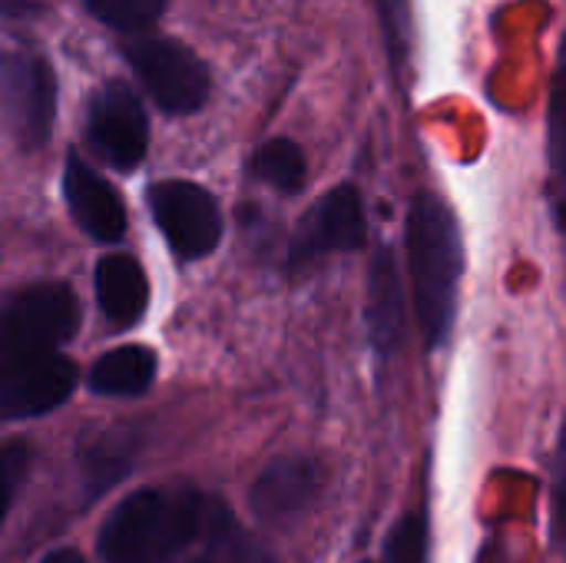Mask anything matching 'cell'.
Segmentation results:
<instances>
[{"label": "cell", "instance_id": "obj_7", "mask_svg": "<svg viewBox=\"0 0 566 563\" xmlns=\"http://www.w3.org/2000/svg\"><path fill=\"white\" fill-rule=\"evenodd\" d=\"M153 219L169 249L192 262L206 259L222 239V212L209 189L189 179H163L149 189Z\"/></svg>", "mask_w": 566, "mask_h": 563}, {"label": "cell", "instance_id": "obj_19", "mask_svg": "<svg viewBox=\"0 0 566 563\" xmlns=\"http://www.w3.org/2000/svg\"><path fill=\"white\" fill-rule=\"evenodd\" d=\"M33 465V448L27 438H7L0 441V524L20 491V484L27 481Z\"/></svg>", "mask_w": 566, "mask_h": 563}, {"label": "cell", "instance_id": "obj_20", "mask_svg": "<svg viewBox=\"0 0 566 563\" xmlns=\"http://www.w3.org/2000/svg\"><path fill=\"white\" fill-rule=\"evenodd\" d=\"M378 17H381V30H385V40H388L391 63L401 66L405 56H408V30H411L408 0H378Z\"/></svg>", "mask_w": 566, "mask_h": 563}, {"label": "cell", "instance_id": "obj_12", "mask_svg": "<svg viewBox=\"0 0 566 563\" xmlns=\"http://www.w3.org/2000/svg\"><path fill=\"white\" fill-rule=\"evenodd\" d=\"M368 338L378 355L398 352L405 338V282L388 246L375 252L368 272Z\"/></svg>", "mask_w": 566, "mask_h": 563}, {"label": "cell", "instance_id": "obj_14", "mask_svg": "<svg viewBox=\"0 0 566 563\" xmlns=\"http://www.w3.org/2000/svg\"><path fill=\"white\" fill-rule=\"evenodd\" d=\"M153 378H156V352L146 345H119L93 362L86 385L93 395L103 398H136L149 392Z\"/></svg>", "mask_w": 566, "mask_h": 563}, {"label": "cell", "instance_id": "obj_5", "mask_svg": "<svg viewBox=\"0 0 566 563\" xmlns=\"http://www.w3.org/2000/svg\"><path fill=\"white\" fill-rule=\"evenodd\" d=\"M126 60L153 103L169 116H189L209 100V70L206 63L179 40L143 37L126 43Z\"/></svg>", "mask_w": 566, "mask_h": 563}, {"label": "cell", "instance_id": "obj_4", "mask_svg": "<svg viewBox=\"0 0 566 563\" xmlns=\"http://www.w3.org/2000/svg\"><path fill=\"white\" fill-rule=\"evenodd\" d=\"M56 119V76L33 46L0 50V126L20 149H40Z\"/></svg>", "mask_w": 566, "mask_h": 563}, {"label": "cell", "instance_id": "obj_17", "mask_svg": "<svg viewBox=\"0 0 566 563\" xmlns=\"http://www.w3.org/2000/svg\"><path fill=\"white\" fill-rule=\"evenodd\" d=\"M86 10L113 30L136 33L159 20L166 0H86Z\"/></svg>", "mask_w": 566, "mask_h": 563}, {"label": "cell", "instance_id": "obj_2", "mask_svg": "<svg viewBox=\"0 0 566 563\" xmlns=\"http://www.w3.org/2000/svg\"><path fill=\"white\" fill-rule=\"evenodd\" d=\"M202 498L192 488H146L123 498L99 528L106 563H169L202 531Z\"/></svg>", "mask_w": 566, "mask_h": 563}, {"label": "cell", "instance_id": "obj_6", "mask_svg": "<svg viewBox=\"0 0 566 563\" xmlns=\"http://www.w3.org/2000/svg\"><path fill=\"white\" fill-rule=\"evenodd\" d=\"M90 149L113 169H136L149 149V119L129 83L109 80L86 103Z\"/></svg>", "mask_w": 566, "mask_h": 563}, {"label": "cell", "instance_id": "obj_8", "mask_svg": "<svg viewBox=\"0 0 566 563\" xmlns=\"http://www.w3.org/2000/svg\"><path fill=\"white\" fill-rule=\"evenodd\" d=\"M368 239V216L355 186H335L325 192L295 226L289 242V269H305L332 252H355Z\"/></svg>", "mask_w": 566, "mask_h": 563}, {"label": "cell", "instance_id": "obj_3", "mask_svg": "<svg viewBox=\"0 0 566 563\" xmlns=\"http://www.w3.org/2000/svg\"><path fill=\"white\" fill-rule=\"evenodd\" d=\"M80 329V302L66 282H33L0 305V375L56 355Z\"/></svg>", "mask_w": 566, "mask_h": 563}, {"label": "cell", "instance_id": "obj_21", "mask_svg": "<svg viewBox=\"0 0 566 563\" xmlns=\"http://www.w3.org/2000/svg\"><path fill=\"white\" fill-rule=\"evenodd\" d=\"M40 563H90L80 551H73V548H60V551H50L46 557Z\"/></svg>", "mask_w": 566, "mask_h": 563}, {"label": "cell", "instance_id": "obj_16", "mask_svg": "<svg viewBox=\"0 0 566 563\" xmlns=\"http://www.w3.org/2000/svg\"><path fill=\"white\" fill-rule=\"evenodd\" d=\"M252 176L265 186H272L275 192H298L305 186V176H308V163H305V153L298 143L285 139V136H275L269 143H262L249 163Z\"/></svg>", "mask_w": 566, "mask_h": 563}, {"label": "cell", "instance_id": "obj_23", "mask_svg": "<svg viewBox=\"0 0 566 563\" xmlns=\"http://www.w3.org/2000/svg\"><path fill=\"white\" fill-rule=\"evenodd\" d=\"M361 563H375V561H361Z\"/></svg>", "mask_w": 566, "mask_h": 563}, {"label": "cell", "instance_id": "obj_18", "mask_svg": "<svg viewBox=\"0 0 566 563\" xmlns=\"http://www.w3.org/2000/svg\"><path fill=\"white\" fill-rule=\"evenodd\" d=\"M385 557H388V563H428V521H424V514L411 511V514L398 518V524L388 531Z\"/></svg>", "mask_w": 566, "mask_h": 563}, {"label": "cell", "instance_id": "obj_22", "mask_svg": "<svg viewBox=\"0 0 566 563\" xmlns=\"http://www.w3.org/2000/svg\"><path fill=\"white\" fill-rule=\"evenodd\" d=\"M189 563H216L212 557H199V561H189Z\"/></svg>", "mask_w": 566, "mask_h": 563}, {"label": "cell", "instance_id": "obj_9", "mask_svg": "<svg viewBox=\"0 0 566 563\" xmlns=\"http://www.w3.org/2000/svg\"><path fill=\"white\" fill-rule=\"evenodd\" d=\"M76 365L66 355H46L0 375V421H27L60 408L76 388Z\"/></svg>", "mask_w": 566, "mask_h": 563}, {"label": "cell", "instance_id": "obj_10", "mask_svg": "<svg viewBox=\"0 0 566 563\" xmlns=\"http://www.w3.org/2000/svg\"><path fill=\"white\" fill-rule=\"evenodd\" d=\"M322 488V468L305 455L272 461L249 491V508L265 524H289L302 518Z\"/></svg>", "mask_w": 566, "mask_h": 563}, {"label": "cell", "instance_id": "obj_15", "mask_svg": "<svg viewBox=\"0 0 566 563\" xmlns=\"http://www.w3.org/2000/svg\"><path fill=\"white\" fill-rule=\"evenodd\" d=\"M133 451H136V438L126 428H113L99 438L90 441V448H83L80 455V481L86 484L90 498H99L103 491H109L129 468H133Z\"/></svg>", "mask_w": 566, "mask_h": 563}, {"label": "cell", "instance_id": "obj_11", "mask_svg": "<svg viewBox=\"0 0 566 563\" xmlns=\"http://www.w3.org/2000/svg\"><path fill=\"white\" fill-rule=\"evenodd\" d=\"M63 199L76 226L96 242H119L126 236L123 196L80 156L70 153L63 169Z\"/></svg>", "mask_w": 566, "mask_h": 563}, {"label": "cell", "instance_id": "obj_13", "mask_svg": "<svg viewBox=\"0 0 566 563\" xmlns=\"http://www.w3.org/2000/svg\"><path fill=\"white\" fill-rule=\"evenodd\" d=\"M96 302L113 329H133L149 305V279L143 265L126 252L103 256L96 265Z\"/></svg>", "mask_w": 566, "mask_h": 563}, {"label": "cell", "instance_id": "obj_1", "mask_svg": "<svg viewBox=\"0 0 566 563\" xmlns=\"http://www.w3.org/2000/svg\"><path fill=\"white\" fill-rule=\"evenodd\" d=\"M408 275L418 325L428 348H441L458 312V285L464 272L461 229L451 206L434 192H418L405 219Z\"/></svg>", "mask_w": 566, "mask_h": 563}]
</instances>
